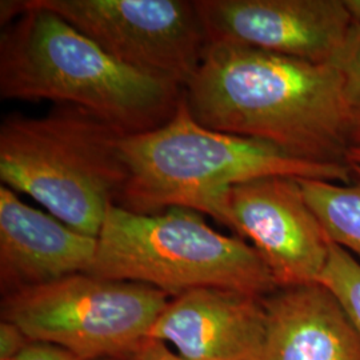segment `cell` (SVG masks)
I'll return each instance as SVG.
<instances>
[{
    "mask_svg": "<svg viewBox=\"0 0 360 360\" xmlns=\"http://www.w3.org/2000/svg\"><path fill=\"white\" fill-rule=\"evenodd\" d=\"M221 224L252 242L278 288L318 283L333 243L296 178L267 176L232 186Z\"/></svg>",
    "mask_w": 360,
    "mask_h": 360,
    "instance_id": "cell-8",
    "label": "cell"
},
{
    "mask_svg": "<svg viewBox=\"0 0 360 360\" xmlns=\"http://www.w3.org/2000/svg\"><path fill=\"white\" fill-rule=\"evenodd\" d=\"M264 323L263 297L196 288L169 299L150 338L171 343L187 360H257Z\"/></svg>",
    "mask_w": 360,
    "mask_h": 360,
    "instance_id": "cell-10",
    "label": "cell"
},
{
    "mask_svg": "<svg viewBox=\"0 0 360 360\" xmlns=\"http://www.w3.org/2000/svg\"><path fill=\"white\" fill-rule=\"evenodd\" d=\"M352 169L349 183L297 180L330 242L360 257V167Z\"/></svg>",
    "mask_w": 360,
    "mask_h": 360,
    "instance_id": "cell-13",
    "label": "cell"
},
{
    "mask_svg": "<svg viewBox=\"0 0 360 360\" xmlns=\"http://www.w3.org/2000/svg\"><path fill=\"white\" fill-rule=\"evenodd\" d=\"M348 163L352 166L360 167V146L351 147L348 153Z\"/></svg>",
    "mask_w": 360,
    "mask_h": 360,
    "instance_id": "cell-20",
    "label": "cell"
},
{
    "mask_svg": "<svg viewBox=\"0 0 360 360\" xmlns=\"http://www.w3.org/2000/svg\"><path fill=\"white\" fill-rule=\"evenodd\" d=\"M98 238L83 235L60 220L27 206L15 191L0 187L1 295L87 272Z\"/></svg>",
    "mask_w": 360,
    "mask_h": 360,
    "instance_id": "cell-11",
    "label": "cell"
},
{
    "mask_svg": "<svg viewBox=\"0 0 360 360\" xmlns=\"http://www.w3.org/2000/svg\"><path fill=\"white\" fill-rule=\"evenodd\" d=\"M13 360H80L68 349L46 342H31Z\"/></svg>",
    "mask_w": 360,
    "mask_h": 360,
    "instance_id": "cell-17",
    "label": "cell"
},
{
    "mask_svg": "<svg viewBox=\"0 0 360 360\" xmlns=\"http://www.w3.org/2000/svg\"><path fill=\"white\" fill-rule=\"evenodd\" d=\"M129 178L115 205L138 214L181 207L221 223L232 186L267 176L349 183L351 165L297 160L269 143L207 129L181 98L175 115L158 129L123 136Z\"/></svg>",
    "mask_w": 360,
    "mask_h": 360,
    "instance_id": "cell-3",
    "label": "cell"
},
{
    "mask_svg": "<svg viewBox=\"0 0 360 360\" xmlns=\"http://www.w3.org/2000/svg\"><path fill=\"white\" fill-rule=\"evenodd\" d=\"M34 340L16 324L7 321L0 323V360H13Z\"/></svg>",
    "mask_w": 360,
    "mask_h": 360,
    "instance_id": "cell-16",
    "label": "cell"
},
{
    "mask_svg": "<svg viewBox=\"0 0 360 360\" xmlns=\"http://www.w3.org/2000/svg\"><path fill=\"white\" fill-rule=\"evenodd\" d=\"M183 96L207 129L269 143L297 160L349 165L338 65L208 43Z\"/></svg>",
    "mask_w": 360,
    "mask_h": 360,
    "instance_id": "cell-1",
    "label": "cell"
},
{
    "mask_svg": "<svg viewBox=\"0 0 360 360\" xmlns=\"http://www.w3.org/2000/svg\"><path fill=\"white\" fill-rule=\"evenodd\" d=\"M131 360H187L168 348L167 345L155 338H146L135 351Z\"/></svg>",
    "mask_w": 360,
    "mask_h": 360,
    "instance_id": "cell-18",
    "label": "cell"
},
{
    "mask_svg": "<svg viewBox=\"0 0 360 360\" xmlns=\"http://www.w3.org/2000/svg\"><path fill=\"white\" fill-rule=\"evenodd\" d=\"M208 43H231L315 65L340 59L355 20L345 0H195Z\"/></svg>",
    "mask_w": 360,
    "mask_h": 360,
    "instance_id": "cell-9",
    "label": "cell"
},
{
    "mask_svg": "<svg viewBox=\"0 0 360 360\" xmlns=\"http://www.w3.org/2000/svg\"><path fill=\"white\" fill-rule=\"evenodd\" d=\"M131 68L184 87L198 71L208 38L195 1L30 0Z\"/></svg>",
    "mask_w": 360,
    "mask_h": 360,
    "instance_id": "cell-7",
    "label": "cell"
},
{
    "mask_svg": "<svg viewBox=\"0 0 360 360\" xmlns=\"http://www.w3.org/2000/svg\"><path fill=\"white\" fill-rule=\"evenodd\" d=\"M318 283L339 300L360 338V263L352 254L331 245L328 260Z\"/></svg>",
    "mask_w": 360,
    "mask_h": 360,
    "instance_id": "cell-14",
    "label": "cell"
},
{
    "mask_svg": "<svg viewBox=\"0 0 360 360\" xmlns=\"http://www.w3.org/2000/svg\"><path fill=\"white\" fill-rule=\"evenodd\" d=\"M343 79V95L351 147L360 146V25L355 23L345 51L338 60Z\"/></svg>",
    "mask_w": 360,
    "mask_h": 360,
    "instance_id": "cell-15",
    "label": "cell"
},
{
    "mask_svg": "<svg viewBox=\"0 0 360 360\" xmlns=\"http://www.w3.org/2000/svg\"><path fill=\"white\" fill-rule=\"evenodd\" d=\"M0 98L72 105L123 135L175 115L183 89L117 62L65 19L30 0L1 1Z\"/></svg>",
    "mask_w": 360,
    "mask_h": 360,
    "instance_id": "cell-2",
    "label": "cell"
},
{
    "mask_svg": "<svg viewBox=\"0 0 360 360\" xmlns=\"http://www.w3.org/2000/svg\"><path fill=\"white\" fill-rule=\"evenodd\" d=\"M87 274L147 284L172 297L196 288L257 297L278 290L252 245L215 231L203 214L181 207L147 215L110 205Z\"/></svg>",
    "mask_w": 360,
    "mask_h": 360,
    "instance_id": "cell-5",
    "label": "cell"
},
{
    "mask_svg": "<svg viewBox=\"0 0 360 360\" xmlns=\"http://www.w3.org/2000/svg\"><path fill=\"white\" fill-rule=\"evenodd\" d=\"M96 360H120V359H96Z\"/></svg>",
    "mask_w": 360,
    "mask_h": 360,
    "instance_id": "cell-21",
    "label": "cell"
},
{
    "mask_svg": "<svg viewBox=\"0 0 360 360\" xmlns=\"http://www.w3.org/2000/svg\"><path fill=\"white\" fill-rule=\"evenodd\" d=\"M264 339L257 360H360V338L321 283L278 288L263 297Z\"/></svg>",
    "mask_w": 360,
    "mask_h": 360,
    "instance_id": "cell-12",
    "label": "cell"
},
{
    "mask_svg": "<svg viewBox=\"0 0 360 360\" xmlns=\"http://www.w3.org/2000/svg\"><path fill=\"white\" fill-rule=\"evenodd\" d=\"M348 11L352 15L355 23L360 25V0H345Z\"/></svg>",
    "mask_w": 360,
    "mask_h": 360,
    "instance_id": "cell-19",
    "label": "cell"
},
{
    "mask_svg": "<svg viewBox=\"0 0 360 360\" xmlns=\"http://www.w3.org/2000/svg\"><path fill=\"white\" fill-rule=\"evenodd\" d=\"M123 136L72 105H56L40 117L6 116L0 126L1 184L30 195L70 229L98 238L108 206L129 178Z\"/></svg>",
    "mask_w": 360,
    "mask_h": 360,
    "instance_id": "cell-4",
    "label": "cell"
},
{
    "mask_svg": "<svg viewBox=\"0 0 360 360\" xmlns=\"http://www.w3.org/2000/svg\"><path fill=\"white\" fill-rule=\"evenodd\" d=\"M168 302L151 285L80 272L3 295L0 314L31 340L80 360H131Z\"/></svg>",
    "mask_w": 360,
    "mask_h": 360,
    "instance_id": "cell-6",
    "label": "cell"
}]
</instances>
